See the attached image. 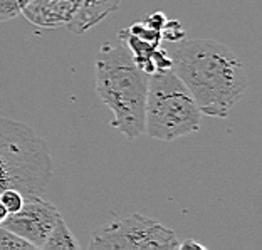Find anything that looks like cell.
Here are the masks:
<instances>
[{
  "label": "cell",
  "instance_id": "8fae6325",
  "mask_svg": "<svg viewBox=\"0 0 262 250\" xmlns=\"http://www.w3.org/2000/svg\"><path fill=\"white\" fill-rule=\"evenodd\" d=\"M0 201L7 208L9 213H14L17 210H20V207L24 203V195L19 190L7 188V190H4V192H0Z\"/></svg>",
  "mask_w": 262,
  "mask_h": 250
},
{
  "label": "cell",
  "instance_id": "7c38bea8",
  "mask_svg": "<svg viewBox=\"0 0 262 250\" xmlns=\"http://www.w3.org/2000/svg\"><path fill=\"white\" fill-rule=\"evenodd\" d=\"M162 37L175 44L185 37V31H183L182 24L178 20H166L165 27L162 29Z\"/></svg>",
  "mask_w": 262,
  "mask_h": 250
},
{
  "label": "cell",
  "instance_id": "3957f363",
  "mask_svg": "<svg viewBox=\"0 0 262 250\" xmlns=\"http://www.w3.org/2000/svg\"><path fill=\"white\" fill-rule=\"evenodd\" d=\"M54 175L46 141L20 121L0 116V192L42 195Z\"/></svg>",
  "mask_w": 262,
  "mask_h": 250
},
{
  "label": "cell",
  "instance_id": "7a4b0ae2",
  "mask_svg": "<svg viewBox=\"0 0 262 250\" xmlns=\"http://www.w3.org/2000/svg\"><path fill=\"white\" fill-rule=\"evenodd\" d=\"M96 93L113 112L111 128L128 140L145 134V106L150 76L138 67L121 40L106 42L94 64Z\"/></svg>",
  "mask_w": 262,
  "mask_h": 250
},
{
  "label": "cell",
  "instance_id": "52a82bcc",
  "mask_svg": "<svg viewBox=\"0 0 262 250\" xmlns=\"http://www.w3.org/2000/svg\"><path fill=\"white\" fill-rule=\"evenodd\" d=\"M79 0H31L20 14L29 22L44 29L68 26L74 17Z\"/></svg>",
  "mask_w": 262,
  "mask_h": 250
},
{
  "label": "cell",
  "instance_id": "277c9868",
  "mask_svg": "<svg viewBox=\"0 0 262 250\" xmlns=\"http://www.w3.org/2000/svg\"><path fill=\"white\" fill-rule=\"evenodd\" d=\"M200 121L202 111L173 69L150 76L145 106V133L150 138L178 140L196 133Z\"/></svg>",
  "mask_w": 262,
  "mask_h": 250
},
{
  "label": "cell",
  "instance_id": "2e32d148",
  "mask_svg": "<svg viewBox=\"0 0 262 250\" xmlns=\"http://www.w3.org/2000/svg\"><path fill=\"white\" fill-rule=\"evenodd\" d=\"M178 248L182 250H187V248H199V250H205V245H202L200 242H196L195 239H188L185 242H180L178 243Z\"/></svg>",
  "mask_w": 262,
  "mask_h": 250
},
{
  "label": "cell",
  "instance_id": "6da1fadb",
  "mask_svg": "<svg viewBox=\"0 0 262 250\" xmlns=\"http://www.w3.org/2000/svg\"><path fill=\"white\" fill-rule=\"evenodd\" d=\"M171 69L192 93L202 115L229 118L249 89L246 65L229 46L212 39L175 42Z\"/></svg>",
  "mask_w": 262,
  "mask_h": 250
},
{
  "label": "cell",
  "instance_id": "ba28073f",
  "mask_svg": "<svg viewBox=\"0 0 262 250\" xmlns=\"http://www.w3.org/2000/svg\"><path fill=\"white\" fill-rule=\"evenodd\" d=\"M42 248H46V250H64V248L79 250L81 248L79 242L76 240L73 232L69 230L68 223H66L62 215L56 220L54 227H52L49 237H47V240L44 242Z\"/></svg>",
  "mask_w": 262,
  "mask_h": 250
},
{
  "label": "cell",
  "instance_id": "30bf717a",
  "mask_svg": "<svg viewBox=\"0 0 262 250\" xmlns=\"http://www.w3.org/2000/svg\"><path fill=\"white\" fill-rule=\"evenodd\" d=\"M126 31H128L129 34L136 35V37L143 39V40H148V42H151V44H155V46H160V44H162V40H163L162 32H160V31H155V29H151V27H148L143 20H141V22H133V24H131V26L126 29Z\"/></svg>",
  "mask_w": 262,
  "mask_h": 250
},
{
  "label": "cell",
  "instance_id": "9a60e30c",
  "mask_svg": "<svg viewBox=\"0 0 262 250\" xmlns=\"http://www.w3.org/2000/svg\"><path fill=\"white\" fill-rule=\"evenodd\" d=\"M166 20H168V19L165 17L163 12H153V14L148 15L143 22H145L148 27H151V29H155V31H160V32H162V29L165 27Z\"/></svg>",
  "mask_w": 262,
  "mask_h": 250
},
{
  "label": "cell",
  "instance_id": "e0dca14e",
  "mask_svg": "<svg viewBox=\"0 0 262 250\" xmlns=\"http://www.w3.org/2000/svg\"><path fill=\"white\" fill-rule=\"evenodd\" d=\"M7 215H9L7 208H5V207H4V203H2V201H0V223L4 222V218L7 217Z\"/></svg>",
  "mask_w": 262,
  "mask_h": 250
},
{
  "label": "cell",
  "instance_id": "8992f818",
  "mask_svg": "<svg viewBox=\"0 0 262 250\" xmlns=\"http://www.w3.org/2000/svg\"><path fill=\"white\" fill-rule=\"evenodd\" d=\"M59 217L61 212L51 201L40 198V195H26L20 210L9 213L0 225L26 239L35 248H42Z\"/></svg>",
  "mask_w": 262,
  "mask_h": 250
},
{
  "label": "cell",
  "instance_id": "4fadbf2b",
  "mask_svg": "<svg viewBox=\"0 0 262 250\" xmlns=\"http://www.w3.org/2000/svg\"><path fill=\"white\" fill-rule=\"evenodd\" d=\"M151 62H153L155 73H162V71L171 69V57L168 56V52L163 51L160 46L151 52Z\"/></svg>",
  "mask_w": 262,
  "mask_h": 250
},
{
  "label": "cell",
  "instance_id": "5b68a950",
  "mask_svg": "<svg viewBox=\"0 0 262 250\" xmlns=\"http://www.w3.org/2000/svg\"><path fill=\"white\" fill-rule=\"evenodd\" d=\"M173 230L158 220L141 213L115 218L101 225L91 234L89 248H120V250H155L178 248Z\"/></svg>",
  "mask_w": 262,
  "mask_h": 250
},
{
  "label": "cell",
  "instance_id": "5bb4252c",
  "mask_svg": "<svg viewBox=\"0 0 262 250\" xmlns=\"http://www.w3.org/2000/svg\"><path fill=\"white\" fill-rule=\"evenodd\" d=\"M20 14L17 0H0V22L10 20Z\"/></svg>",
  "mask_w": 262,
  "mask_h": 250
},
{
  "label": "cell",
  "instance_id": "9c48e42d",
  "mask_svg": "<svg viewBox=\"0 0 262 250\" xmlns=\"http://www.w3.org/2000/svg\"><path fill=\"white\" fill-rule=\"evenodd\" d=\"M26 250V248H35L32 243H29L26 239H22L14 232L5 229L0 225V250Z\"/></svg>",
  "mask_w": 262,
  "mask_h": 250
},
{
  "label": "cell",
  "instance_id": "ac0fdd59",
  "mask_svg": "<svg viewBox=\"0 0 262 250\" xmlns=\"http://www.w3.org/2000/svg\"><path fill=\"white\" fill-rule=\"evenodd\" d=\"M29 2H31V0H17V4H19V7H20V10H22L24 7H26V5H27Z\"/></svg>",
  "mask_w": 262,
  "mask_h": 250
}]
</instances>
